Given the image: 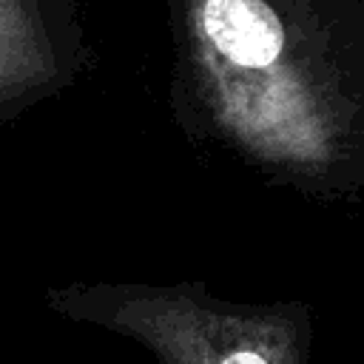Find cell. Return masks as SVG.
I'll return each instance as SVG.
<instances>
[{"instance_id": "cell-2", "label": "cell", "mask_w": 364, "mask_h": 364, "mask_svg": "<svg viewBox=\"0 0 364 364\" xmlns=\"http://www.w3.org/2000/svg\"><path fill=\"white\" fill-rule=\"evenodd\" d=\"M222 364H267L259 353H253V350H236V353H230Z\"/></svg>"}, {"instance_id": "cell-1", "label": "cell", "mask_w": 364, "mask_h": 364, "mask_svg": "<svg viewBox=\"0 0 364 364\" xmlns=\"http://www.w3.org/2000/svg\"><path fill=\"white\" fill-rule=\"evenodd\" d=\"M202 23L213 46L236 65L262 68L282 54V23L262 0H208Z\"/></svg>"}]
</instances>
